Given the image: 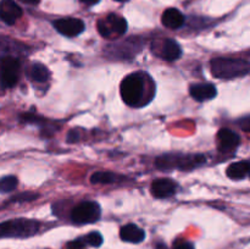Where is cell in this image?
Listing matches in <instances>:
<instances>
[{
	"label": "cell",
	"mask_w": 250,
	"mask_h": 249,
	"mask_svg": "<svg viewBox=\"0 0 250 249\" xmlns=\"http://www.w3.org/2000/svg\"><path fill=\"white\" fill-rule=\"evenodd\" d=\"M116 1H122V0H116Z\"/></svg>",
	"instance_id": "25"
},
{
	"label": "cell",
	"mask_w": 250,
	"mask_h": 249,
	"mask_svg": "<svg viewBox=\"0 0 250 249\" xmlns=\"http://www.w3.org/2000/svg\"><path fill=\"white\" fill-rule=\"evenodd\" d=\"M54 27L59 33L66 37H76L84 31V23L80 19H60L54 22Z\"/></svg>",
	"instance_id": "8"
},
{
	"label": "cell",
	"mask_w": 250,
	"mask_h": 249,
	"mask_svg": "<svg viewBox=\"0 0 250 249\" xmlns=\"http://www.w3.org/2000/svg\"><path fill=\"white\" fill-rule=\"evenodd\" d=\"M81 2H83V4L85 5H95L99 2V0H80Z\"/></svg>",
	"instance_id": "24"
},
{
	"label": "cell",
	"mask_w": 250,
	"mask_h": 249,
	"mask_svg": "<svg viewBox=\"0 0 250 249\" xmlns=\"http://www.w3.org/2000/svg\"><path fill=\"white\" fill-rule=\"evenodd\" d=\"M160 56L166 61H175L180 59L182 50L180 44L173 39H165L160 46Z\"/></svg>",
	"instance_id": "15"
},
{
	"label": "cell",
	"mask_w": 250,
	"mask_h": 249,
	"mask_svg": "<svg viewBox=\"0 0 250 249\" xmlns=\"http://www.w3.org/2000/svg\"><path fill=\"white\" fill-rule=\"evenodd\" d=\"M17 187V178L15 176H5L0 178V192L9 193L12 192Z\"/></svg>",
	"instance_id": "19"
},
{
	"label": "cell",
	"mask_w": 250,
	"mask_h": 249,
	"mask_svg": "<svg viewBox=\"0 0 250 249\" xmlns=\"http://www.w3.org/2000/svg\"><path fill=\"white\" fill-rule=\"evenodd\" d=\"M66 247H67V249H84L87 247V243H85L84 237H80V238L68 242Z\"/></svg>",
	"instance_id": "21"
},
{
	"label": "cell",
	"mask_w": 250,
	"mask_h": 249,
	"mask_svg": "<svg viewBox=\"0 0 250 249\" xmlns=\"http://www.w3.org/2000/svg\"><path fill=\"white\" fill-rule=\"evenodd\" d=\"M120 178H121L120 176L112 172H95L90 177V182L93 185H110V183H115Z\"/></svg>",
	"instance_id": "18"
},
{
	"label": "cell",
	"mask_w": 250,
	"mask_h": 249,
	"mask_svg": "<svg viewBox=\"0 0 250 249\" xmlns=\"http://www.w3.org/2000/svg\"><path fill=\"white\" fill-rule=\"evenodd\" d=\"M161 22L167 28L177 29L182 27L183 23H185V16H183V14L180 10L171 7V9H167L164 12L163 16H161Z\"/></svg>",
	"instance_id": "14"
},
{
	"label": "cell",
	"mask_w": 250,
	"mask_h": 249,
	"mask_svg": "<svg viewBox=\"0 0 250 249\" xmlns=\"http://www.w3.org/2000/svg\"><path fill=\"white\" fill-rule=\"evenodd\" d=\"M227 176L232 180H243L249 173V161L243 160L231 164L226 170Z\"/></svg>",
	"instance_id": "16"
},
{
	"label": "cell",
	"mask_w": 250,
	"mask_h": 249,
	"mask_svg": "<svg viewBox=\"0 0 250 249\" xmlns=\"http://www.w3.org/2000/svg\"><path fill=\"white\" fill-rule=\"evenodd\" d=\"M120 237H121L122 241L128 242V243H141L146 238V232L139 228L137 225L128 224L125 225L120 229Z\"/></svg>",
	"instance_id": "13"
},
{
	"label": "cell",
	"mask_w": 250,
	"mask_h": 249,
	"mask_svg": "<svg viewBox=\"0 0 250 249\" xmlns=\"http://www.w3.org/2000/svg\"><path fill=\"white\" fill-rule=\"evenodd\" d=\"M22 16V9L14 0H0V19L6 24H14Z\"/></svg>",
	"instance_id": "10"
},
{
	"label": "cell",
	"mask_w": 250,
	"mask_h": 249,
	"mask_svg": "<svg viewBox=\"0 0 250 249\" xmlns=\"http://www.w3.org/2000/svg\"><path fill=\"white\" fill-rule=\"evenodd\" d=\"M102 215L100 205L95 202H83L78 204L71 212V220L77 225L93 224Z\"/></svg>",
	"instance_id": "6"
},
{
	"label": "cell",
	"mask_w": 250,
	"mask_h": 249,
	"mask_svg": "<svg viewBox=\"0 0 250 249\" xmlns=\"http://www.w3.org/2000/svg\"><path fill=\"white\" fill-rule=\"evenodd\" d=\"M175 249H194V247H193L192 243H188V242H181L175 247Z\"/></svg>",
	"instance_id": "22"
},
{
	"label": "cell",
	"mask_w": 250,
	"mask_h": 249,
	"mask_svg": "<svg viewBox=\"0 0 250 249\" xmlns=\"http://www.w3.org/2000/svg\"><path fill=\"white\" fill-rule=\"evenodd\" d=\"M38 221L29 219H15L0 224V238H27L38 232Z\"/></svg>",
	"instance_id": "3"
},
{
	"label": "cell",
	"mask_w": 250,
	"mask_h": 249,
	"mask_svg": "<svg viewBox=\"0 0 250 249\" xmlns=\"http://www.w3.org/2000/svg\"><path fill=\"white\" fill-rule=\"evenodd\" d=\"M216 93V88L211 83H198V84L190 85L189 88V94L197 102H207V100L212 99Z\"/></svg>",
	"instance_id": "11"
},
{
	"label": "cell",
	"mask_w": 250,
	"mask_h": 249,
	"mask_svg": "<svg viewBox=\"0 0 250 249\" xmlns=\"http://www.w3.org/2000/svg\"><path fill=\"white\" fill-rule=\"evenodd\" d=\"M204 161L203 155H163L156 159V167L160 170H192L203 165Z\"/></svg>",
	"instance_id": "4"
},
{
	"label": "cell",
	"mask_w": 250,
	"mask_h": 249,
	"mask_svg": "<svg viewBox=\"0 0 250 249\" xmlns=\"http://www.w3.org/2000/svg\"><path fill=\"white\" fill-rule=\"evenodd\" d=\"M98 31L105 38L124 36L127 31V21L119 15L110 14L106 19L98 21Z\"/></svg>",
	"instance_id": "7"
},
{
	"label": "cell",
	"mask_w": 250,
	"mask_h": 249,
	"mask_svg": "<svg viewBox=\"0 0 250 249\" xmlns=\"http://www.w3.org/2000/svg\"><path fill=\"white\" fill-rule=\"evenodd\" d=\"M29 76L33 81L39 83L46 82L49 80V76H50V71L48 70L45 65L41 62H34L32 65L31 71H29Z\"/></svg>",
	"instance_id": "17"
},
{
	"label": "cell",
	"mask_w": 250,
	"mask_h": 249,
	"mask_svg": "<svg viewBox=\"0 0 250 249\" xmlns=\"http://www.w3.org/2000/svg\"><path fill=\"white\" fill-rule=\"evenodd\" d=\"M217 141H219V148L222 151H229L237 148L241 142V137L236 132L229 128H222L217 133Z\"/></svg>",
	"instance_id": "12"
},
{
	"label": "cell",
	"mask_w": 250,
	"mask_h": 249,
	"mask_svg": "<svg viewBox=\"0 0 250 249\" xmlns=\"http://www.w3.org/2000/svg\"><path fill=\"white\" fill-rule=\"evenodd\" d=\"M84 239L87 246L95 247V248H98V247H100L103 244V236L97 231L88 233L87 236H84Z\"/></svg>",
	"instance_id": "20"
},
{
	"label": "cell",
	"mask_w": 250,
	"mask_h": 249,
	"mask_svg": "<svg viewBox=\"0 0 250 249\" xmlns=\"http://www.w3.org/2000/svg\"><path fill=\"white\" fill-rule=\"evenodd\" d=\"M21 2H24V4H28V5H37L39 4L41 0H20Z\"/></svg>",
	"instance_id": "23"
},
{
	"label": "cell",
	"mask_w": 250,
	"mask_h": 249,
	"mask_svg": "<svg viewBox=\"0 0 250 249\" xmlns=\"http://www.w3.org/2000/svg\"><path fill=\"white\" fill-rule=\"evenodd\" d=\"M177 189V183L171 178H156L151 182V194L155 198L172 197Z\"/></svg>",
	"instance_id": "9"
},
{
	"label": "cell",
	"mask_w": 250,
	"mask_h": 249,
	"mask_svg": "<svg viewBox=\"0 0 250 249\" xmlns=\"http://www.w3.org/2000/svg\"><path fill=\"white\" fill-rule=\"evenodd\" d=\"M21 63L15 56H2L0 59V83L4 88H12L20 78Z\"/></svg>",
	"instance_id": "5"
},
{
	"label": "cell",
	"mask_w": 250,
	"mask_h": 249,
	"mask_svg": "<svg viewBox=\"0 0 250 249\" xmlns=\"http://www.w3.org/2000/svg\"><path fill=\"white\" fill-rule=\"evenodd\" d=\"M210 70L214 77L231 80L248 75L250 65L247 60L238 58H215L210 61Z\"/></svg>",
	"instance_id": "1"
},
{
	"label": "cell",
	"mask_w": 250,
	"mask_h": 249,
	"mask_svg": "<svg viewBox=\"0 0 250 249\" xmlns=\"http://www.w3.org/2000/svg\"><path fill=\"white\" fill-rule=\"evenodd\" d=\"M122 100L129 106H138L146 93V77L143 73L136 72L128 75L121 82L120 87Z\"/></svg>",
	"instance_id": "2"
}]
</instances>
